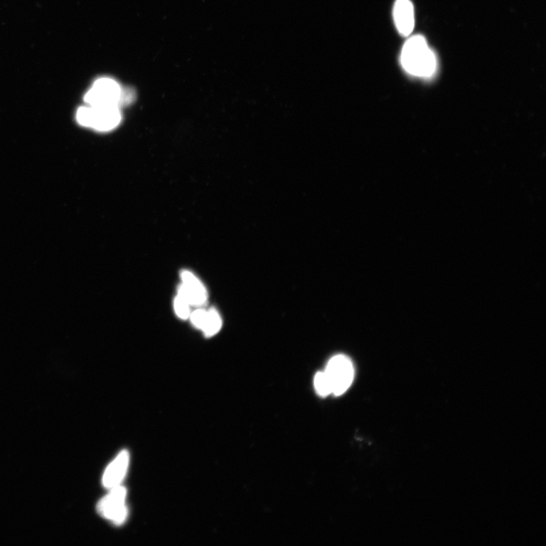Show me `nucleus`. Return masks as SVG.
<instances>
[{"mask_svg":"<svg viewBox=\"0 0 546 546\" xmlns=\"http://www.w3.org/2000/svg\"><path fill=\"white\" fill-rule=\"evenodd\" d=\"M331 387L332 394H344L355 378V368L351 360L346 356L338 355L330 360L324 370Z\"/></svg>","mask_w":546,"mask_h":546,"instance_id":"nucleus-2","label":"nucleus"},{"mask_svg":"<svg viewBox=\"0 0 546 546\" xmlns=\"http://www.w3.org/2000/svg\"><path fill=\"white\" fill-rule=\"evenodd\" d=\"M207 313L208 310H205L200 307V309L190 314L191 321L193 326L202 330Z\"/></svg>","mask_w":546,"mask_h":546,"instance_id":"nucleus-14","label":"nucleus"},{"mask_svg":"<svg viewBox=\"0 0 546 546\" xmlns=\"http://www.w3.org/2000/svg\"><path fill=\"white\" fill-rule=\"evenodd\" d=\"M127 494V489L121 486L112 488L110 493L100 500L99 514L116 525H122L128 517V508L124 504Z\"/></svg>","mask_w":546,"mask_h":546,"instance_id":"nucleus-4","label":"nucleus"},{"mask_svg":"<svg viewBox=\"0 0 546 546\" xmlns=\"http://www.w3.org/2000/svg\"><path fill=\"white\" fill-rule=\"evenodd\" d=\"M136 98L135 91L130 87H124L122 89V93L119 101L118 107L119 108L127 107L134 101Z\"/></svg>","mask_w":546,"mask_h":546,"instance_id":"nucleus-13","label":"nucleus"},{"mask_svg":"<svg viewBox=\"0 0 546 546\" xmlns=\"http://www.w3.org/2000/svg\"><path fill=\"white\" fill-rule=\"evenodd\" d=\"M91 107H92V120H91L90 128L99 132H109L117 128L120 124L122 113L120 108L117 106Z\"/></svg>","mask_w":546,"mask_h":546,"instance_id":"nucleus-6","label":"nucleus"},{"mask_svg":"<svg viewBox=\"0 0 546 546\" xmlns=\"http://www.w3.org/2000/svg\"><path fill=\"white\" fill-rule=\"evenodd\" d=\"M315 390L318 395L326 397L332 394L331 387L324 371L318 372L314 378Z\"/></svg>","mask_w":546,"mask_h":546,"instance_id":"nucleus-11","label":"nucleus"},{"mask_svg":"<svg viewBox=\"0 0 546 546\" xmlns=\"http://www.w3.org/2000/svg\"><path fill=\"white\" fill-rule=\"evenodd\" d=\"M122 89L115 80L109 77L100 78L88 90L85 100L90 107H118Z\"/></svg>","mask_w":546,"mask_h":546,"instance_id":"nucleus-3","label":"nucleus"},{"mask_svg":"<svg viewBox=\"0 0 546 546\" xmlns=\"http://www.w3.org/2000/svg\"><path fill=\"white\" fill-rule=\"evenodd\" d=\"M405 70L419 77H430L436 70V58L422 36L410 38L404 46L401 57Z\"/></svg>","mask_w":546,"mask_h":546,"instance_id":"nucleus-1","label":"nucleus"},{"mask_svg":"<svg viewBox=\"0 0 546 546\" xmlns=\"http://www.w3.org/2000/svg\"><path fill=\"white\" fill-rule=\"evenodd\" d=\"M393 17L398 33L408 37L414 28V6L410 0H396Z\"/></svg>","mask_w":546,"mask_h":546,"instance_id":"nucleus-7","label":"nucleus"},{"mask_svg":"<svg viewBox=\"0 0 546 546\" xmlns=\"http://www.w3.org/2000/svg\"><path fill=\"white\" fill-rule=\"evenodd\" d=\"M222 325L223 321L219 312L211 309L208 310L202 331L207 337H212L220 332Z\"/></svg>","mask_w":546,"mask_h":546,"instance_id":"nucleus-9","label":"nucleus"},{"mask_svg":"<svg viewBox=\"0 0 546 546\" xmlns=\"http://www.w3.org/2000/svg\"><path fill=\"white\" fill-rule=\"evenodd\" d=\"M181 279L179 289L186 296L191 306L201 307L208 303V291L193 273L183 270L181 273Z\"/></svg>","mask_w":546,"mask_h":546,"instance_id":"nucleus-5","label":"nucleus"},{"mask_svg":"<svg viewBox=\"0 0 546 546\" xmlns=\"http://www.w3.org/2000/svg\"><path fill=\"white\" fill-rule=\"evenodd\" d=\"M77 120L82 127L90 128L92 120V107H83L79 108L77 112Z\"/></svg>","mask_w":546,"mask_h":546,"instance_id":"nucleus-12","label":"nucleus"},{"mask_svg":"<svg viewBox=\"0 0 546 546\" xmlns=\"http://www.w3.org/2000/svg\"><path fill=\"white\" fill-rule=\"evenodd\" d=\"M129 463V454L127 451H122L108 466L104 477L102 485L108 489L120 486L127 474Z\"/></svg>","mask_w":546,"mask_h":546,"instance_id":"nucleus-8","label":"nucleus"},{"mask_svg":"<svg viewBox=\"0 0 546 546\" xmlns=\"http://www.w3.org/2000/svg\"><path fill=\"white\" fill-rule=\"evenodd\" d=\"M190 306L191 304L186 298V296L178 288V294L174 301V309L176 315L181 318V320H187L190 316Z\"/></svg>","mask_w":546,"mask_h":546,"instance_id":"nucleus-10","label":"nucleus"}]
</instances>
